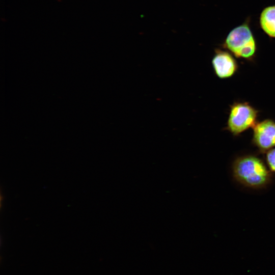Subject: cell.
<instances>
[{
	"mask_svg": "<svg viewBox=\"0 0 275 275\" xmlns=\"http://www.w3.org/2000/svg\"><path fill=\"white\" fill-rule=\"evenodd\" d=\"M259 22L264 32L269 37L275 38V5L268 6L262 11Z\"/></svg>",
	"mask_w": 275,
	"mask_h": 275,
	"instance_id": "8992f818",
	"label": "cell"
},
{
	"mask_svg": "<svg viewBox=\"0 0 275 275\" xmlns=\"http://www.w3.org/2000/svg\"><path fill=\"white\" fill-rule=\"evenodd\" d=\"M214 73L220 79L232 77L238 69V64L234 56L228 50L215 49L212 59Z\"/></svg>",
	"mask_w": 275,
	"mask_h": 275,
	"instance_id": "5b68a950",
	"label": "cell"
},
{
	"mask_svg": "<svg viewBox=\"0 0 275 275\" xmlns=\"http://www.w3.org/2000/svg\"><path fill=\"white\" fill-rule=\"evenodd\" d=\"M259 112L249 102H235L230 106L225 129L234 136H238L257 123Z\"/></svg>",
	"mask_w": 275,
	"mask_h": 275,
	"instance_id": "3957f363",
	"label": "cell"
},
{
	"mask_svg": "<svg viewBox=\"0 0 275 275\" xmlns=\"http://www.w3.org/2000/svg\"><path fill=\"white\" fill-rule=\"evenodd\" d=\"M235 57L252 61L257 46L253 33L248 22H244L231 30L222 44Z\"/></svg>",
	"mask_w": 275,
	"mask_h": 275,
	"instance_id": "7a4b0ae2",
	"label": "cell"
},
{
	"mask_svg": "<svg viewBox=\"0 0 275 275\" xmlns=\"http://www.w3.org/2000/svg\"><path fill=\"white\" fill-rule=\"evenodd\" d=\"M252 143L262 153L275 148V121L267 119L253 128Z\"/></svg>",
	"mask_w": 275,
	"mask_h": 275,
	"instance_id": "277c9868",
	"label": "cell"
},
{
	"mask_svg": "<svg viewBox=\"0 0 275 275\" xmlns=\"http://www.w3.org/2000/svg\"><path fill=\"white\" fill-rule=\"evenodd\" d=\"M265 159L270 171L275 172V148L266 152Z\"/></svg>",
	"mask_w": 275,
	"mask_h": 275,
	"instance_id": "52a82bcc",
	"label": "cell"
},
{
	"mask_svg": "<svg viewBox=\"0 0 275 275\" xmlns=\"http://www.w3.org/2000/svg\"><path fill=\"white\" fill-rule=\"evenodd\" d=\"M232 171L235 179L241 184L249 188L264 187L272 179L270 170L261 159L254 155L237 157L233 162Z\"/></svg>",
	"mask_w": 275,
	"mask_h": 275,
	"instance_id": "6da1fadb",
	"label": "cell"
}]
</instances>
